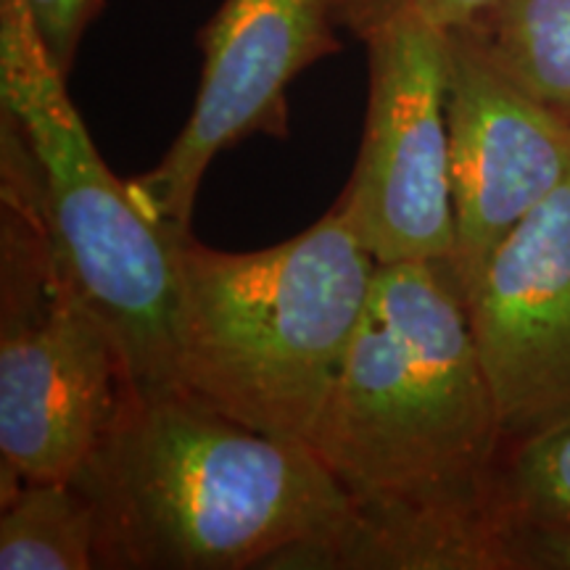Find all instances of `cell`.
Returning <instances> with one entry per match:
<instances>
[{
  "label": "cell",
  "instance_id": "11",
  "mask_svg": "<svg viewBox=\"0 0 570 570\" xmlns=\"http://www.w3.org/2000/svg\"><path fill=\"white\" fill-rule=\"evenodd\" d=\"M0 568H98V520L80 483L75 479L24 481L3 499Z\"/></svg>",
  "mask_w": 570,
  "mask_h": 570
},
{
  "label": "cell",
  "instance_id": "13",
  "mask_svg": "<svg viewBox=\"0 0 570 570\" xmlns=\"http://www.w3.org/2000/svg\"><path fill=\"white\" fill-rule=\"evenodd\" d=\"M21 6L30 13L56 67L69 77L82 35L101 13L104 0H21Z\"/></svg>",
  "mask_w": 570,
  "mask_h": 570
},
{
  "label": "cell",
  "instance_id": "4",
  "mask_svg": "<svg viewBox=\"0 0 570 570\" xmlns=\"http://www.w3.org/2000/svg\"><path fill=\"white\" fill-rule=\"evenodd\" d=\"M3 140L71 283L114 333L135 391L177 389L183 256L194 235L159 223L98 154L21 0H0Z\"/></svg>",
  "mask_w": 570,
  "mask_h": 570
},
{
  "label": "cell",
  "instance_id": "3",
  "mask_svg": "<svg viewBox=\"0 0 570 570\" xmlns=\"http://www.w3.org/2000/svg\"><path fill=\"white\" fill-rule=\"evenodd\" d=\"M377 259L333 206L283 244L183 256L177 389L254 431L309 444Z\"/></svg>",
  "mask_w": 570,
  "mask_h": 570
},
{
  "label": "cell",
  "instance_id": "7",
  "mask_svg": "<svg viewBox=\"0 0 570 570\" xmlns=\"http://www.w3.org/2000/svg\"><path fill=\"white\" fill-rule=\"evenodd\" d=\"M333 0H223L198 32L202 82L173 148L130 185L164 225L190 235L198 188L214 156L265 132L288 138L291 82L341 51Z\"/></svg>",
  "mask_w": 570,
  "mask_h": 570
},
{
  "label": "cell",
  "instance_id": "14",
  "mask_svg": "<svg viewBox=\"0 0 570 570\" xmlns=\"http://www.w3.org/2000/svg\"><path fill=\"white\" fill-rule=\"evenodd\" d=\"M508 570H570V525H512Z\"/></svg>",
  "mask_w": 570,
  "mask_h": 570
},
{
  "label": "cell",
  "instance_id": "10",
  "mask_svg": "<svg viewBox=\"0 0 570 570\" xmlns=\"http://www.w3.org/2000/svg\"><path fill=\"white\" fill-rule=\"evenodd\" d=\"M520 90L570 122V0H499L462 27Z\"/></svg>",
  "mask_w": 570,
  "mask_h": 570
},
{
  "label": "cell",
  "instance_id": "6",
  "mask_svg": "<svg viewBox=\"0 0 570 570\" xmlns=\"http://www.w3.org/2000/svg\"><path fill=\"white\" fill-rule=\"evenodd\" d=\"M336 24L367 53V114L360 156L336 206L377 265L449 262L452 35L415 0H333Z\"/></svg>",
  "mask_w": 570,
  "mask_h": 570
},
{
  "label": "cell",
  "instance_id": "5",
  "mask_svg": "<svg viewBox=\"0 0 570 570\" xmlns=\"http://www.w3.org/2000/svg\"><path fill=\"white\" fill-rule=\"evenodd\" d=\"M0 164V460L9 499L24 481L75 479L135 386L114 333L56 256L9 146Z\"/></svg>",
  "mask_w": 570,
  "mask_h": 570
},
{
  "label": "cell",
  "instance_id": "1",
  "mask_svg": "<svg viewBox=\"0 0 570 570\" xmlns=\"http://www.w3.org/2000/svg\"><path fill=\"white\" fill-rule=\"evenodd\" d=\"M309 446L352 502L309 568L508 570L504 439L446 262L377 265Z\"/></svg>",
  "mask_w": 570,
  "mask_h": 570
},
{
  "label": "cell",
  "instance_id": "2",
  "mask_svg": "<svg viewBox=\"0 0 570 570\" xmlns=\"http://www.w3.org/2000/svg\"><path fill=\"white\" fill-rule=\"evenodd\" d=\"M98 520V568H309L352 515L306 441L254 431L180 389L135 391L75 475Z\"/></svg>",
  "mask_w": 570,
  "mask_h": 570
},
{
  "label": "cell",
  "instance_id": "8",
  "mask_svg": "<svg viewBox=\"0 0 570 570\" xmlns=\"http://www.w3.org/2000/svg\"><path fill=\"white\" fill-rule=\"evenodd\" d=\"M452 35L449 190L454 283L465 294L515 227L570 177V122L504 77L462 32Z\"/></svg>",
  "mask_w": 570,
  "mask_h": 570
},
{
  "label": "cell",
  "instance_id": "15",
  "mask_svg": "<svg viewBox=\"0 0 570 570\" xmlns=\"http://www.w3.org/2000/svg\"><path fill=\"white\" fill-rule=\"evenodd\" d=\"M417 9L425 13L441 30L454 32L468 27L470 21L487 13L499 0H415Z\"/></svg>",
  "mask_w": 570,
  "mask_h": 570
},
{
  "label": "cell",
  "instance_id": "9",
  "mask_svg": "<svg viewBox=\"0 0 570 570\" xmlns=\"http://www.w3.org/2000/svg\"><path fill=\"white\" fill-rule=\"evenodd\" d=\"M462 298L504 444L570 415V177Z\"/></svg>",
  "mask_w": 570,
  "mask_h": 570
},
{
  "label": "cell",
  "instance_id": "12",
  "mask_svg": "<svg viewBox=\"0 0 570 570\" xmlns=\"http://www.w3.org/2000/svg\"><path fill=\"white\" fill-rule=\"evenodd\" d=\"M497 499L508 525H570V415L502 449Z\"/></svg>",
  "mask_w": 570,
  "mask_h": 570
}]
</instances>
